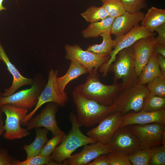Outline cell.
Here are the masks:
<instances>
[{"label": "cell", "instance_id": "cell-22", "mask_svg": "<svg viewBox=\"0 0 165 165\" xmlns=\"http://www.w3.org/2000/svg\"><path fill=\"white\" fill-rule=\"evenodd\" d=\"M49 130L45 128H35V138L31 144H25L23 149L27 154V159L37 155L48 140Z\"/></svg>", "mask_w": 165, "mask_h": 165}, {"label": "cell", "instance_id": "cell-9", "mask_svg": "<svg viewBox=\"0 0 165 165\" xmlns=\"http://www.w3.org/2000/svg\"><path fill=\"white\" fill-rule=\"evenodd\" d=\"M58 73L57 70L51 69L49 70L47 82L38 97L36 106L31 112L27 114L21 121V124L27 122L42 105L46 103L55 102L61 107L66 105L68 97L67 95H63L58 87L56 81Z\"/></svg>", "mask_w": 165, "mask_h": 165}, {"label": "cell", "instance_id": "cell-41", "mask_svg": "<svg viewBox=\"0 0 165 165\" xmlns=\"http://www.w3.org/2000/svg\"><path fill=\"white\" fill-rule=\"evenodd\" d=\"M2 112L0 111V136L2 135L5 131L4 125H3V121L2 119Z\"/></svg>", "mask_w": 165, "mask_h": 165}, {"label": "cell", "instance_id": "cell-36", "mask_svg": "<svg viewBox=\"0 0 165 165\" xmlns=\"http://www.w3.org/2000/svg\"><path fill=\"white\" fill-rule=\"evenodd\" d=\"M15 160L6 149L0 146V165H14Z\"/></svg>", "mask_w": 165, "mask_h": 165}, {"label": "cell", "instance_id": "cell-17", "mask_svg": "<svg viewBox=\"0 0 165 165\" xmlns=\"http://www.w3.org/2000/svg\"><path fill=\"white\" fill-rule=\"evenodd\" d=\"M158 123L165 125V108L158 111L148 112L142 110L131 112L123 116L120 127L134 124L144 125Z\"/></svg>", "mask_w": 165, "mask_h": 165}, {"label": "cell", "instance_id": "cell-33", "mask_svg": "<svg viewBox=\"0 0 165 165\" xmlns=\"http://www.w3.org/2000/svg\"><path fill=\"white\" fill-rule=\"evenodd\" d=\"M125 10L130 13L141 11L146 8L147 4L146 0H120Z\"/></svg>", "mask_w": 165, "mask_h": 165}, {"label": "cell", "instance_id": "cell-14", "mask_svg": "<svg viewBox=\"0 0 165 165\" xmlns=\"http://www.w3.org/2000/svg\"><path fill=\"white\" fill-rule=\"evenodd\" d=\"M123 119V116L115 112L101 121L97 127L89 130L87 134L98 142L107 144L120 127Z\"/></svg>", "mask_w": 165, "mask_h": 165}, {"label": "cell", "instance_id": "cell-39", "mask_svg": "<svg viewBox=\"0 0 165 165\" xmlns=\"http://www.w3.org/2000/svg\"><path fill=\"white\" fill-rule=\"evenodd\" d=\"M154 52L157 54H160L165 57V44L155 43Z\"/></svg>", "mask_w": 165, "mask_h": 165}, {"label": "cell", "instance_id": "cell-3", "mask_svg": "<svg viewBox=\"0 0 165 165\" xmlns=\"http://www.w3.org/2000/svg\"><path fill=\"white\" fill-rule=\"evenodd\" d=\"M69 118L72 123V129L51 155V160L57 165H63L62 162L69 158L78 148L97 142L94 138L86 136L82 132L77 122V116L74 113L71 112Z\"/></svg>", "mask_w": 165, "mask_h": 165}, {"label": "cell", "instance_id": "cell-1", "mask_svg": "<svg viewBox=\"0 0 165 165\" xmlns=\"http://www.w3.org/2000/svg\"><path fill=\"white\" fill-rule=\"evenodd\" d=\"M98 69L94 68L87 76L85 82L76 86L74 90L102 105L111 106L122 89L121 84L116 82L110 85L103 84L99 79Z\"/></svg>", "mask_w": 165, "mask_h": 165}, {"label": "cell", "instance_id": "cell-30", "mask_svg": "<svg viewBox=\"0 0 165 165\" xmlns=\"http://www.w3.org/2000/svg\"><path fill=\"white\" fill-rule=\"evenodd\" d=\"M150 92L158 96L165 97V77H156L146 83Z\"/></svg>", "mask_w": 165, "mask_h": 165}, {"label": "cell", "instance_id": "cell-34", "mask_svg": "<svg viewBox=\"0 0 165 165\" xmlns=\"http://www.w3.org/2000/svg\"><path fill=\"white\" fill-rule=\"evenodd\" d=\"M165 165V144L154 147L149 165Z\"/></svg>", "mask_w": 165, "mask_h": 165}, {"label": "cell", "instance_id": "cell-20", "mask_svg": "<svg viewBox=\"0 0 165 165\" xmlns=\"http://www.w3.org/2000/svg\"><path fill=\"white\" fill-rule=\"evenodd\" d=\"M86 74H89V72L86 68L78 63L71 61L69 68L65 74L57 78V84L61 92L63 95L67 96L65 91L67 85L71 81Z\"/></svg>", "mask_w": 165, "mask_h": 165}, {"label": "cell", "instance_id": "cell-4", "mask_svg": "<svg viewBox=\"0 0 165 165\" xmlns=\"http://www.w3.org/2000/svg\"><path fill=\"white\" fill-rule=\"evenodd\" d=\"M114 73V82L120 83L122 89L130 87L138 83L136 72L132 46L120 51L115 61L109 66L108 73Z\"/></svg>", "mask_w": 165, "mask_h": 165}, {"label": "cell", "instance_id": "cell-10", "mask_svg": "<svg viewBox=\"0 0 165 165\" xmlns=\"http://www.w3.org/2000/svg\"><path fill=\"white\" fill-rule=\"evenodd\" d=\"M156 34L151 32L143 26L137 24L129 32L123 35L116 36L114 40V49L109 55V60L99 68V72L103 77L106 76L110 65L116 60L118 53L121 50L132 46L138 40L145 37L154 36Z\"/></svg>", "mask_w": 165, "mask_h": 165}, {"label": "cell", "instance_id": "cell-32", "mask_svg": "<svg viewBox=\"0 0 165 165\" xmlns=\"http://www.w3.org/2000/svg\"><path fill=\"white\" fill-rule=\"evenodd\" d=\"M65 136H53L51 139L48 140L39 154L46 156H50L55 149L61 142Z\"/></svg>", "mask_w": 165, "mask_h": 165}, {"label": "cell", "instance_id": "cell-38", "mask_svg": "<svg viewBox=\"0 0 165 165\" xmlns=\"http://www.w3.org/2000/svg\"><path fill=\"white\" fill-rule=\"evenodd\" d=\"M87 165H110L107 154L101 155L94 160L93 162L88 163Z\"/></svg>", "mask_w": 165, "mask_h": 165}, {"label": "cell", "instance_id": "cell-11", "mask_svg": "<svg viewBox=\"0 0 165 165\" xmlns=\"http://www.w3.org/2000/svg\"><path fill=\"white\" fill-rule=\"evenodd\" d=\"M59 105L53 102H48L40 112L32 116L21 125L29 131L37 128H45L50 131L53 136H65L66 134L59 127L56 119V114Z\"/></svg>", "mask_w": 165, "mask_h": 165}, {"label": "cell", "instance_id": "cell-37", "mask_svg": "<svg viewBox=\"0 0 165 165\" xmlns=\"http://www.w3.org/2000/svg\"><path fill=\"white\" fill-rule=\"evenodd\" d=\"M155 31L158 34V36L155 38L156 43L165 44V24L157 28Z\"/></svg>", "mask_w": 165, "mask_h": 165}, {"label": "cell", "instance_id": "cell-5", "mask_svg": "<svg viewBox=\"0 0 165 165\" xmlns=\"http://www.w3.org/2000/svg\"><path fill=\"white\" fill-rule=\"evenodd\" d=\"M149 93L146 84L138 83L122 89L113 104L116 112L123 116L129 113L141 111Z\"/></svg>", "mask_w": 165, "mask_h": 165}, {"label": "cell", "instance_id": "cell-27", "mask_svg": "<svg viewBox=\"0 0 165 165\" xmlns=\"http://www.w3.org/2000/svg\"><path fill=\"white\" fill-rule=\"evenodd\" d=\"M80 15L86 22L90 23L100 21L109 16L102 6L100 7L91 6Z\"/></svg>", "mask_w": 165, "mask_h": 165}, {"label": "cell", "instance_id": "cell-23", "mask_svg": "<svg viewBox=\"0 0 165 165\" xmlns=\"http://www.w3.org/2000/svg\"><path fill=\"white\" fill-rule=\"evenodd\" d=\"M158 76H164L159 64L157 54L153 52L138 77V83L146 84Z\"/></svg>", "mask_w": 165, "mask_h": 165}, {"label": "cell", "instance_id": "cell-7", "mask_svg": "<svg viewBox=\"0 0 165 165\" xmlns=\"http://www.w3.org/2000/svg\"><path fill=\"white\" fill-rule=\"evenodd\" d=\"M0 111L6 116L3 134L5 138L12 141L22 139L30 134L28 130L20 126L21 122L27 114L28 110L8 104L0 106Z\"/></svg>", "mask_w": 165, "mask_h": 165}, {"label": "cell", "instance_id": "cell-42", "mask_svg": "<svg viewBox=\"0 0 165 165\" xmlns=\"http://www.w3.org/2000/svg\"><path fill=\"white\" fill-rule=\"evenodd\" d=\"M3 1V0H0V11L2 10L6 9V8L3 6L2 5V2Z\"/></svg>", "mask_w": 165, "mask_h": 165}, {"label": "cell", "instance_id": "cell-6", "mask_svg": "<svg viewBox=\"0 0 165 165\" xmlns=\"http://www.w3.org/2000/svg\"><path fill=\"white\" fill-rule=\"evenodd\" d=\"M31 88L23 90L6 97L0 96V106L9 104L17 108L30 110L36 106L38 97L46 83L41 74L35 75Z\"/></svg>", "mask_w": 165, "mask_h": 165}, {"label": "cell", "instance_id": "cell-2", "mask_svg": "<svg viewBox=\"0 0 165 165\" xmlns=\"http://www.w3.org/2000/svg\"><path fill=\"white\" fill-rule=\"evenodd\" d=\"M72 94L76 108L77 120L80 127L94 126L116 112L113 104L109 106L102 105L74 90Z\"/></svg>", "mask_w": 165, "mask_h": 165}, {"label": "cell", "instance_id": "cell-24", "mask_svg": "<svg viewBox=\"0 0 165 165\" xmlns=\"http://www.w3.org/2000/svg\"><path fill=\"white\" fill-rule=\"evenodd\" d=\"M114 19V18L108 16L100 21L90 23L82 31L83 36L86 38H95L103 33H110Z\"/></svg>", "mask_w": 165, "mask_h": 165}, {"label": "cell", "instance_id": "cell-8", "mask_svg": "<svg viewBox=\"0 0 165 165\" xmlns=\"http://www.w3.org/2000/svg\"><path fill=\"white\" fill-rule=\"evenodd\" d=\"M138 141L141 148H150L165 144V125L158 123L127 126Z\"/></svg>", "mask_w": 165, "mask_h": 165}, {"label": "cell", "instance_id": "cell-15", "mask_svg": "<svg viewBox=\"0 0 165 165\" xmlns=\"http://www.w3.org/2000/svg\"><path fill=\"white\" fill-rule=\"evenodd\" d=\"M112 152L108 144L97 141L90 145H84L81 151L72 154L62 164L63 165H87L98 156Z\"/></svg>", "mask_w": 165, "mask_h": 165}, {"label": "cell", "instance_id": "cell-25", "mask_svg": "<svg viewBox=\"0 0 165 165\" xmlns=\"http://www.w3.org/2000/svg\"><path fill=\"white\" fill-rule=\"evenodd\" d=\"M111 33L105 32L100 35L103 41L100 44L89 46L86 50L95 54L104 56H109L112 52L115 41L112 38Z\"/></svg>", "mask_w": 165, "mask_h": 165}, {"label": "cell", "instance_id": "cell-26", "mask_svg": "<svg viewBox=\"0 0 165 165\" xmlns=\"http://www.w3.org/2000/svg\"><path fill=\"white\" fill-rule=\"evenodd\" d=\"M165 108V97L150 92L146 97L141 110L152 112Z\"/></svg>", "mask_w": 165, "mask_h": 165}, {"label": "cell", "instance_id": "cell-13", "mask_svg": "<svg viewBox=\"0 0 165 165\" xmlns=\"http://www.w3.org/2000/svg\"><path fill=\"white\" fill-rule=\"evenodd\" d=\"M108 144L112 152H120L127 156L142 149L138 141L127 126L120 127Z\"/></svg>", "mask_w": 165, "mask_h": 165}, {"label": "cell", "instance_id": "cell-18", "mask_svg": "<svg viewBox=\"0 0 165 165\" xmlns=\"http://www.w3.org/2000/svg\"><path fill=\"white\" fill-rule=\"evenodd\" d=\"M0 61H2L6 65L7 69L12 75L13 79L12 84L0 96L6 97L14 93L16 91L25 85H32L34 79L24 77L20 73L15 65L10 61L4 48L0 42Z\"/></svg>", "mask_w": 165, "mask_h": 165}, {"label": "cell", "instance_id": "cell-28", "mask_svg": "<svg viewBox=\"0 0 165 165\" xmlns=\"http://www.w3.org/2000/svg\"><path fill=\"white\" fill-rule=\"evenodd\" d=\"M154 150V147L141 149L128 156V157L132 165H149Z\"/></svg>", "mask_w": 165, "mask_h": 165}, {"label": "cell", "instance_id": "cell-16", "mask_svg": "<svg viewBox=\"0 0 165 165\" xmlns=\"http://www.w3.org/2000/svg\"><path fill=\"white\" fill-rule=\"evenodd\" d=\"M155 38L154 36L143 38L137 40L132 46L135 71L138 77L154 52L156 43Z\"/></svg>", "mask_w": 165, "mask_h": 165}, {"label": "cell", "instance_id": "cell-31", "mask_svg": "<svg viewBox=\"0 0 165 165\" xmlns=\"http://www.w3.org/2000/svg\"><path fill=\"white\" fill-rule=\"evenodd\" d=\"M50 159L51 156H46L38 154L23 161L15 159L14 165H57Z\"/></svg>", "mask_w": 165, "mask_h": 165}, {"label": "cell", "instance_id": "cell-19", "mask_svg": "<svg viewBox=\"0 0 165 165\" xmlns=\"http://www.w3.org/2000/svg\"><path fill=\"white\" fill-rule=\"evenodd\" d=\"M145 15L141 11L134 13L126 11L123 14L115 18L112 25L111 34L116 36L125 34L141 21Z\"/></svg>", "mask_w": 165, "mask_h": 165}, {"label": "cell", "instance_id": "cell-35", "mask_svg": "<svg viewBox=\"0 0 165 165\" xmlns=\"http://www.w3.org/2000/svg\"><path fill=\"white\" fill-rule=\"evenodd\" d=\"M110 165H132L128 156L123 153L112 152L107 154Z\"/></svg>", "mask_w": 165, "mask_h": 165}, {"label": "cell", "instance_id": "cell-40", "mask_svg": "<svg viewBox=\"0 0 165 165\" xmlns=\"http://www.w3.org/2000/svg\"><path fill=\"white\" fill-rule=\"evenodd\" d=\"M159 64L163 75L165 77V57L157 54Z\"/></svg>", "mask_w": 165, "mask_h": 165}, {"label": "cell", "instance_id": "cell-29", "mask_svg": "<svg viewBox=\"0 0 165 165\" xmlns=\"http://www.w3.org/2000/svg\"><path fill=\"white\" fill-rule=\"evenodd\" d=\"M108 16L114 18L123 14L126 11L120 0H101Z\"/></svg>", "mask_w": 165, "mask_h": 165}, {"label": "cell", "instance_id": "cell-12", "mask_svg": "<svg viewBox=\"0 0 165 165\" xmlns=\"http://www.w3.org/2000/svg\"><path fill=\"white\" fill-rule=\"evenodd\" d=\"M64 47L65 58L80 64L87 69L89 74L94 68L99 69L107 62L110 58L109 56L99 55L84 50L78 45L66 44Z\"/></svg>", "mask_w": 165, "mask_h": 165}, {"label": "cell", "instance_id": "cell-43", "mask_svg": "<svg viewBox=\"0 0 165 165\" xmlns=\"http://www.w3.org/2000/svg\"><path fill=\"white\" fill-rule=\"evenodd\" d=\"M1 92H0V95H1Z\"/></svg>", "mask_w": 165, "mask_h": 165}, {"label": "cell", "instance_id": "cell-21", "mask_svg": "<svg viewBox=\"0 0 165 165\" xmlns=\"http://www.w3.org/2000/svg\"><path fill=\"white\" fill-rule=\"evenodd\" d=\"M141 25L151 32L165 24V10L154 6L149 8L141 20Z\"/></svg>", "mask_w": 165, "mask_h": 165}]
</instances>
